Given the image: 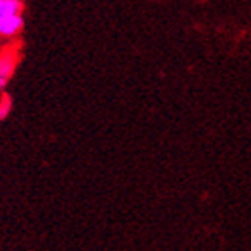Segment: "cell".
<instances>
[{
	"instance_id": "1",
	"label": "cell",
	"mask_w": 251,
	"mask_h": 251,
	"mask_svg": "<svg viewBox=\"0 0 251 251\" xmlns=\"http://www.w3.org/2000/svg\"><path fill=\"white\" fill-rule=\"evenodd\" d=\"M18 65V49L14 46L0 51V93L7 87Z\"/></svg>"
},
{
	"instance_id": "2",
	"label": "cell",
	"mask_w": 251,
	"mask_h": 251,
	"mask_svg": "<svg viewBox=\"0 0 251 251\" xmlns=\"http://www.w3.org/2000/svg\"><path fill=\"white\" fill-rule=\"evenodd\" d=\"M23 26H25V20L21 14L4 16V18H0V37L12 39V37L20 35Z\"/></svg>"
},
{
	"instance_id": "3",
	"label": "cell",
	"mask_w": 251,
	"mask_h": 251,
	"mask_svg": "<svg viewBox=\"0 0 251 251\" xmlns=\"http://www.w3.org/2000/svg\"><path fill=\"white\" fill-rule=\"evenodd\" d=\"M23 11V0H0V18L16 16Z\"/></svg>"
},
{
	"instance_id": "4",
	"label": "cell",
	"mask_w": 251,
	"mask_h": 251,
	"mask_svg": "<svg viewBox=\"0 0 251 251\" xmlns=\"http://www.w3.org/2000/svg\"><path fill=\"white\" fill-rule=\"evenodd\" d=\"M9 110H11V100L7 96H0V121L7 117Z\"/></svg>"
}]
</instances>
